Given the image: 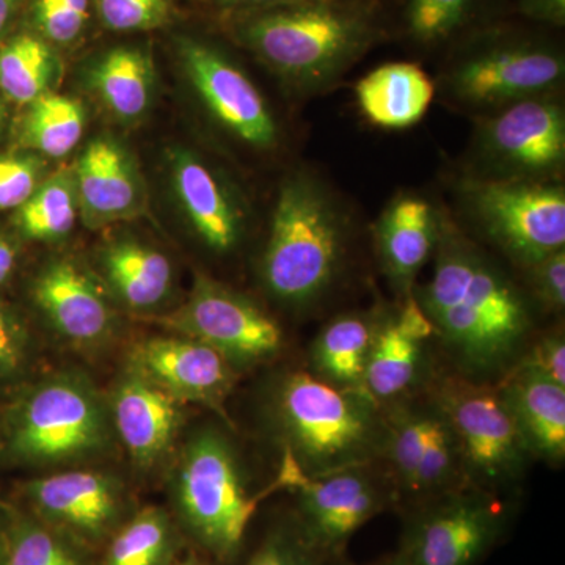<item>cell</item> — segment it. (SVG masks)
I'll use <instances>...</instances> for the list:
<instances>
[{
  "label": "cell",
  "instance_id": "cell-1",
  "mask_svg": "<svg viewBox=\"0 0 565 565\" xmlns=\"http://www.w3.org/2000/svg\"><path fill=\"white\" fill-rule=\"evenodd\" d=\"M415 299L456 375L498 385L534 341L533 305L508 274L444 218L434 269Z\"/></svg>",
  "mask_w": 565,
  "mask_h": 565
},
{
  "label": "cell",
  "instance_id": "cell-2",
  "mask_svg": "<svg viewBox=\"0 0 565 565\" xmlns=\"http://www.w3.org/2000/svg\"><path fill=\"white\" fill-rule=\"evenodd\" d=\"M234 39L303 92H321L370 50L373 11L359 0H302L234 17Z\"/></svg>",
  "mask_w": 565,
  "mask_h": 565
},
{
  "label": "cell",
  "instance_id": "cell-3",
  "mask_svg": "<svg viewBox=\"0 0 565 565\" xmlns=\"http://www.w3.org/2000/svg\"><path fill=\"white\" fill-rule=\"evenodd\" d=\"M269 416L282 452L308 476L382 462L384 414L366 393L341 390L310 370L278 375Z\"/></svg>",
  "mask_w": 565,
  "mask_h": 565
},
{
  "label": "cell",
  "instance_id": "cell-4",
  "mask_svg": "<svg viewBox=\"0 0 565 565\" xmlns=\"http://www.w3.org/2000/svg\"><path fill=\"white\" fill-rule=\"evenodd\" d=\"M348 222L333 193L308 173L282 181L262 258L267 292L307 308L330 291L343 267Z\"/></svg>",
  "mask_w": 565,
  "mask_h": 565
},
{
  "label": "cell",
  "instance_id": "cell-5",
  "mask_svg": "<svg viewBox=\"0 0 565 565\" xmlns=\"http://www.w3.org/2000/svg\"><path fill=\"white\" fill-rule=\"evenodd\" d=\"M109 404L87 375L61 371L24 385L0 411V455L25 467L103 456L114 440Z\"/></svg>",
  "mask_w": 565,
  "mask_h": 565
},
{
  "label": "cell",
  "instance_id": "cell-6",
  "mask_svg": "<svg viewBox=\"0 0 565 565\" xmlns=\"http://www.w3.org/2000/svg\"><path fill=\"white\" fill-rule=\"evenodd\" d=\"M274 486L252 493L243 459L228 435L203 426L189 435L174 463L170 492L178 522L222 563L239 555L258 505Z\"/></svg>",
  "mask_w": 565,
  "mask_h": 565
},
{
  "label": "cell",
  "instance_id": "cell-7",
  "mask_svg": "<svg viewBox=\"0 0 565 565\" xmlns=\"http://www.w3.org/2000/svg\"><path fill=\"white\" fill-rule=\"evenodd\" d=\"M382 463L397 500L416 505L467 489L462 452L452 424L429 386L382 407Z\"/></svg>",
  "mask_w": 565,
  "mask_h": 565
},
{
  "label": "cell",
  "instance_id": "cell-8",
  "mask_svg": "<svg viewBox=\"0 0 565 565\" xmlns=\"http://www.w3.org/2000/svg\"><path fill=\"white\" fill-rule=\"evenodd\" d=\"M427 386L452 424L468 487L500 497L519 486L534 459L497 386L438 373Z\"/></svg>",
  "mask_w": 565,
  "mask_h": 565
},
{
  "label": "cell",
  "instance_id": "cell-9",
  "mask_svg": "<svg viewBox=\"0 0 565 565\" xmlns=\"http://www.w3.org/2000/svg\"><path fill=\"white\" fill-rule=\"evenodd\" d=\"M273 486L294 493L296 526L308 544L326 556L341 552L356 531L397 501L392 478L382 462L308 476L291 456L282 452Z\"/></svg>",
  "mask_w": 565,
  "mask_h": 565
},
{
  "label": "cell",
  "instance_id": "cell-10",
  "mask_svg": "<svg viewBox=\"0 0 565 565\" xmlns=\"http://www.w3.org/2000/svg\"><path fill=\"white\" fill-rule=\"evenodd\" d=\"M462 200L487 239L525 269L565 250V191L557 182L476 177L463 182Z\"/></svg>",
  "mask_w": 565,
  "mask_h": 565
},
{
  "label": "cell",
  "instance_id": "cell-11",
  "mask_svg": "<svg viewBox=\"0 0 565 565\" xmlns=\"http://www.w3.org/2000/svg\"><path fill=\"white\" fill-rule=\"evenodd\" d=\"M565 76L563 54L545 41L515 33H493L457 55L445 88L471 109H501L550 95Z\"/></svg>",
  "mask_w": 565,
  "mask_h": 565
},
{
  "label": "cell",
  "instance_id": "cell-12",
  "mask_svg": "<svg viewBox=\"0 0 565 565\" xmlns=\"http://www.w3.org/2000/svg\"><path fill=\"white\" fill-rule=\"evenodd\" d=\"M163 329L211 345L234 370L270 362L282 348L281 327L244 294L200 275L185 302L151 318Z\"/></svg>",
  "mask_w": 565,
  "mask_h": 565
},
{
  "label": "cell",
  "instance_id": "cell-13",
  "mask_svg": "<svg viewBox=\"0 0 565 565\" xmlns=\"http://www.w3.org/2000/svg\"><path fill=\"white\" fill-rule=\"evenodd\" d=\"M508 511L497 494L457 490L416 505L401 552L408 565H476L504 533Z\"/></svg>",
  "mask_w": 565,
  "mask_h": 565
},
{
  "label": "cell",
  "instance_id": "cell-14",
  "mask_svg": "<svg viewBox=\"0 0 565 565\" xmlns=\"http://www.w3.org/2000/svg\"><path fill=\"white\" fill-rule=\"evenodd\" d=\"M482 178L552 181L565 162V114L550 95L509 104L479 125Z\"/></svg>",
  "mask_w": 565,
  "mask_h": 565
},
{
  "label": "cell",
  "instance_id": "cell-15",
  "mask_svg": "<svg viewBox=\"0 0 565 565\" xmlns=\"http://www.w3.org/2000/svg\"><path fill=\"white\" fill-rule=\"evenodd\" d=\"M28 511L88 552L109 542L129 519V498L117 476L68 468L21 482Z\"/></svg>",
  "mask_w": 565,
  "mask_h": 565
},
{
  "label": "cell",
  "instance_id": "cell-16",
  "mask_svg": "<svg viewBox=\"0 0 565 565\" xmlns=\"http://www.w3.org/2000/svg\"><path fill=\"white\" fill-rule=\"evenodd\" d=\"M182 70L214 120L255 150H273L280 139L278 122L250 77L206 41L178 40Z\"/></svg>",
  "mask_w": 565,
  "mask_h": 565
},
{
  "label": "cell",
  "instance_id": "cell-17",
  "mask_svg": "<svg viewBox=\"0 0 565 565\" xmlns=\"http://www.w3.org/2000/svg\"><path fill=\"white\" fill-rule=\"evenodd\" d=\"M435 329L414 292L396 310L375 315L373 343L364 375V393L388 405L422 392L433 381Z\"/></svg>",
  "mask_w": 565,
  "mask_h": 565
},
{
  "label": "cell",
  "instance_id": "cell-18",
  "mask_svg": "<svg viewBox=\"0 0 565 565\" xmlns=\"http://www.w3.org/2000/svg\"><path fill=\"white\" fill-rule=\"evenodd\" d=\"M128 364L180 403L206 405L221 414L237 377L222 353L177 333L140 341Z\"/></svg>",
  "mask_w": 565,
  "mask_h": 565
},
{
  "label": "cell",
  "instance_id": "cell-19",
  "mask_svg": "<svg viewBox=\"0 0 565 565\" xmlns=\"http://www.w3.org/2000/svg\"><path fill=\"white\" fill-rule=\"evenodd\" d=\"M31 296L52 329L77 348H96L114 333L115 313L106 294L74 259L44 264L33 278Z\"/></svg>",
  "mask_w": 565,
  "mask_h": 565
},
{
  "label": "cell",
  "instance_id": "cell-20",
  "mask_svg": "<svg viewBox=\"0 0 565 565\" xmlns=\"http://www.w3.org/2000/svg\"><path fill=\"white\" fill-rule=\"evenodd\" d=\"M107 404L115 435L140 470H151L172 451L184 423V404L172 394L128 364Z\"/></svg>",
  "mask_w": 565,
  "mask_h": 565
},
{
  "label": "cell",
  "instance_id": "cell-21",
  "mask_svg": "<svg viewBox=\"0 0 565 565\" xmlns=\"http://www.w3.org/2000/svg\"><path fill=\"white\" fill-rule=\"evenodd\" d=\"M73 174L79 211L90 228L129 221L143 210L140 174L118 141L109 137L90 141Z\"/></svg>",
  "mask_w": 565,
  "mask_h": 565
},
{
  "label": "cell",
  "instance_id": "cell-22",
  "mask_svg": "<svg viewBox=\"0 0 565 565\" xmlns=\"http://www.w3.org/2000/svg\"><path fill=\"white\" fill-rule=\"evenodd\" d=\"M444 218L423 196L404 193L385 207L375 223L382 269L401 296L414 292L416 278L434 258Z\"/></svg>",
  "mask_w": 565,
  "mask_h": 565
},
{
  "label": "cell",
  "instance_id": "cell-23",
  "mask_svg": "<svg viewBox=\"0 0 565 565\" xmlns=\"http://www.w3.org/2000/svg\"><path fill=\"white\" fill-rule=\"evenodd\" d=\"M170 173L193 232L212 252H233L243 239L244 212L221 177L185 148L170 152Z\"/></svg>",
  "mask_w": 565,
  "mask_h": 565
},
{
  "label": "cell",
  "instance_id": "cell-24",
  "mask_svg": "<svg viewBox=\"0 0 565 565\" xmlns=\"http://www.w3.org/2000/svg\"><path fill=\"white\" fill-rule=\"evenodd\" d=\"M497 386L531 457L550 465L565 459V388L519 364Z\"/></svg>",
  "mask_w": 565,
  "mask_h": 565
},
{
  "label": "cell",
  "instance_id": "cell-25",
  "mask_svg": "<svg viewBox=\"0 0 565 565\" xmlns=\"http://www.w3.org/2000/svg\"><path fill=\"white\" fill-rule=\"evenodd\" d=\"M435 84L429 74L411 62L377 66L355 84V102L367 122L399 131L423 120L433 106Z\"/></svg>",
  "mask_w": 565,
  "mask_h": 565
},
{
  "label": "cell",
  "instance_id": "cell-26",
  "mask_svg": "<svg viewBox=\"0 0 565 565\" xmlns=\"http://www.w3.org/2000/svg\"><path fill=\"white\" fill-rule=\"evenodd\" d=\"M102 266L111 291L132 310H154L172 292V263L151 245L115 241L104 248Z\"/></svg>",
  "mask_w": 565,
  "mask_h": 565
},
{
  "label": "cell",
  "instance_id": "cell-27",
  "mask_svg": "<svg viewBox=\"0 0 565 565\" xmlns=\"http://www.w3.org/2000/svg\"><path fill=\"white\" fill-rule=\"evenodd\" d=\"M375 315L337 316L316 334L310 371L341 390L364 393V375L373 343Z\"/></svg>",
  "mask_w": 565,
  "mask_h": 565
},
{
  "label": "cell",
  "instance_id": "cell-28",
  "mask_svg": "<svg viewBox=\"0 0 565 565\" xmlns=\"http://www.w3.org/2000/svg\"><path fill=\"white\" fill-rule=\"evenodd\" d=\"M90 87L122 121H132L147 114L154 87V68L147 52L140 47H114L96 61L90 70Z\"/></svg>",
  "mask_w": 565,
  "mask_h": 565
},
{
  "label": "cell",
  "instance_id": "cell-29",
  "mask_svg": "<svg viewBox=\"0 0 565 565\" xmlns=\"http://www.w3.org/2000/svg\"><path fill=\"white\" fill-rule=\"evenodd\" d=\"M180 550L173 516L159 505H147L115 531L98 565H173Z\"/></svg>",
  "mask_w": 565,
  "mask_h": 565
},
{
  "label": "cell",
  "instance_id": "cell-30",
  "mask_svg": "<svg viewBox=\"0 0 565 565\" xmlns=\"http://www.w3.org/2000/svg\"><path fill=\"white\" fill-rule=\"evenodd\" d=\"M61 58L40 35L22 32L0 44V92L29 106L58 81Z\"/></svg>",
  "mask_w": 565,
  "mask_h": 565
},
{
  "label": "cell",
  "instance_id": "cell-31",
  "mask_svg": "<svg viewBox=\"0 0 565 565\" xmlns=\"http://www.w3.org/2000/svg\"><path fill=\"white\" fill-rule=\"evenodd\" d=\"M85 131V109L79 99L47 92L29 104L21 125V143L47 158L70 154Z\"/></svg>",
  "mask_w": 565,
  "mask_h": 565
},
{
  "label": "cell",
  "instance_id": "cell-32",
  "mask_svg": "<svg viewBox=\"0 0 565 565\" xmlns=\"http://www.w3.org/2000/svg\"><path fill=\"white\" fill-rule=\"evenodd\" d=\"M74 174L61 172L41 182L20 210L17 225L22 236L36 243H57L73 232L77 221Z\"/></svg>",
  "mask_w": 565,
  "mask_h": 565
},
{
  "label": "cell",
  "instance_id": "cell-33",
  "mask_svg": "<svg viewBox=\"0 0 565 565\" xmlns=\"http://www.w3.org/2000/svg\"><path fill=\"white\" fill-rule=\"evenodd\" d=\"M90 553L28 509L11 505L7 565H96Z\"/></svg>",
  "mask_w": 565,
  "mask_h": 565
},
{
  "label": "cell",
  "instance_id": "cell-34",
  "mask_svg": "<svg viewBox=\"0 0 565 565\" xmlns=\"http://www.w3.org/2000/svg\"><path fill=\"white\" fill-rule=\"evenodd\" d=\"M479 0H405L404 21L408 35L418 43L440 44L470 20Z\"/></svg>",
  "mask_w": 565,
  "mask_h": 565
},
{
  "label": "cell",
  "instance_id": "cell-35",
  "mask_svg": "<svg viewBox=\"0 0 565 565\" xmlns=\"http://www.w3.org/2000/svg\"><path fill=\"white\" fill-rule=\"evenodd\" d=\"M32 356L28 327L0 300V390L22 385L31 370Z\"/></svg>",
  "mask_w": 565,
  "mask_h": 565
},
{
  "label": "cell",
  "instance_id": "cell-36",
  "mask_svg": "<svg viewBox=\"0 0 565 565\" xmlns=\"http://www.w3.org/2000/svg\"><path fill=\"white\" fill-rule=\"evenodd\" d=\"M90 0H35L32 22L47 43L71 44L87 25Z\"/></svg>",
  "mask_w": 565,
  "mask_h": 565
},
{
  "label": "cell",
  "instance_id": "cell-37",
  "mask_svg": "<svg viewBox=\"0 0 565 565\" xmlns=\"http://www.w3.org/2000/svg\"><path fill=\"white\" fill-rule=\"evenodd\" d=\"M99 20L115 32L150 31L167 21L169 0H95Z\"/></svg>",
  "mask_w": 565,
  "mask_h": 565
},
{
  "label": "cell",
  "instance_id": "cell-38",
  "mask_svg": "<svg viewBox=\"0 0 565 565\" xmlns=\"http://www.w3.org/2000/svg\"><path fill=\"white\" fill-rule=\"evenodd\" d=\"M40 159L33 156H0V211L20 210L39 189Z\"/></svg>",
  "mask_w": 565,
  "mask_h": 565
},
{
  "label": "cell",
  "instance_id": "cell-39",
  "mask_svg": "<svg viewBox=\"0 0 565 565\" xmlns=\"http://www.w3.org/2000/svg\"><path fill=\"white\" fill-rule=\"evenodd\" d=\"M323 557L297 526L282 527L264 541L247 565H323Z\"/></svg>",
  "mask_w": 565,
  "mask_h": 565
},
{
  "label": "cell",
  "instance_id": "cell-40",
  "mask_svg": "<svg viewBox=\"0 0 565 565\" xmlns=\"http://www.w3.org/2000/svg\"><path fill=\"white\" fill-rule=\"evenodd\" d=\"M531 275L535 300L555 313L565 307V250L553 253L526 269Z\"/></svg>",
  "mask_w": 565,
  "mask_h": 565
},
{
  "label": "cell",
  "instance_id": "cell-41",
  "mask_svg": "<svg viewBox=\"0 0 565 565\" xmlns=\"http://www.w3.org/2000/svg\"><path fill=\"white\" fill-rule=\"evenodd\" d=\"M523 366L531 367L535 373L544 375L556 385L565 388V340L561 332L546 333L531 343Z\"/></svg>",
  "mask_w": 565,
  "mask_h": 565
},
{
  "label": "cell",
  "instance_id": "cell-42",
  "mask_svg": "<svg viewBox=\"0 0 565 565\" xmlns=\"http://www.w3.org/2000/svg\"><path fill=\"white\" fill-rule=\"evenodd\" d=\"M520 13L545 24H565V0H516Z\"/></svg>",
  "mask_w": 565,
  "mask_h": 565
},
{
  "label": "cell",
  "instance_id": "cell-43",
  "mask_svg": "<svg viewBox=\"0 0 565 565\" xmlns=\"http://www.w3.org/2000/svg\"><path fill=\"white\" fill-rule=\"evenodd\" d=\"M215 6L234 13H248V11H258L274 9V7L288 6V3L302 2V0H211Z\"/></svg>",
  "mask_w": 565,
  "mask_h": 565
},
{
  "label": "cell",
  "instance_id": "cell-44",
  "mask_svg": "<svg viewBox=\"0 0 565 565\" xmlns=\"http://www.w3.org/2000/svg\"><path fill=\"white\" fill-rule=\"evenodd\" d=\"M18 248L9 234L0 230V286L6 285L17 269Z\"/></svg>",
  "mask_w": 565,
  "mask_h": 565
},
{
  "label": "cell",
  "instance_id": "cell-45",
  "mask_svg": "<svg viewBox=\"0 0 565 565\" xmlns=\"http://www.w3.org/2000/svg\"><path fill=\"white\" fill-rule=\"evenodd\" d=\"M11 504L0 500V565H7L10 544Z\"/></svg>",
  "mask_w": 565,
  "mask_h": 565
},
{
  "label": "cell",
  "instance_id": "cell-46",
  "mask_svg": "<svg viewBox=\"0 0 565 565\" xmlns=\"http://www.w3.org/2000/svg\"><path fill=\"white\" fill-rule=\"evenodd\" d=\"M20 6L21 0H0V44L6 39Z\"/></svg>",
  "mask_w": 565,
  "mask_h": 565
},
{
  "label": "cell",
  "instance_id": "cell-47",
  "mask_svg": "<svg viewBox=\"0 0 565 565\" xmlns=\"http://www.w3.org/2000/svg\"><path fill=\"white\" fill-rule=\"evenodd\" d=\"M173 565H212L207 561L200 559L196 556H188L184 559H178Z\"/></svg>",
  "mask_w": 565,
  "mask_h": 565
},
{
  "label": "cell",
  "instance_id": "cell-48",
  "mask_svg": "<svg viewBox=\"0 0 565 565\" xmlns=\"http://www.w3.org/2000/svg\"><path fill=\"white\" fill-rule=\"evenodd\" d=\"M375 565H408V564L405 563L403 557H401L399 555H396V556L392 557V559H386V561H384V563L375 564Z\"/></svg>",
  "mask_w": 565,
  "mask_h": 565
},
{
  "label": "cell",
  "instance_id": "cell-49",
  "mask_svg": "<svg viewBox=\"0 0 565 565\" xmlns=\"http://www.w3.org/2000/svg\"><path fill=\"white\" fill-rule=\"evenodd\" d=\"M2 125H3V107H2V103H0V129H2Z\"/></svg>",
  "mask_w": 565,
  "mask_h": 565
}]
</instances>
